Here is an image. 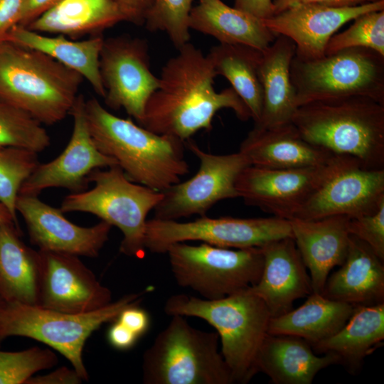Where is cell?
Returning a JSON list of instances; mask_svg holds the SVG:
<instances>
[{
  "label": "cell",
  "instance_id": "40",
  "mask_svg": "<svg viewBox=\"0 0 384 384\" xmlns=\"http://www.w3.org/2000/svg\"><path fill=\"white\" fill-rule=\"evenodd\" d=\"M25 0H0V42L18 24Z\"/></svg>",
  "mask_w": 384,
  "mask_h": 384
},
{
  "label": "cell",
  "instance_id": "32",
  "mask_svg": "<svg viewBox=\"0 0 384 384\" xmlns=\"http://www.w3.org/2000/svg\"><path fill=\"white\" fill-rule=\"evenodd\" d=\"M262 51L238 44L220 43L207 54L218 75L225 77L248 108L254 123L259 121L263 91L259 66Z\"/></svg>",
  "mask_w": 384,
  "mask_h": 384
},
{
  "label": "cell",
  "instance_id": "36",
  "mask_svg": "<svg viewBox=\"0 0 384 384\" xmlns=\"http://www.w3.org/2000/svg\"><path fill=\"white\" fill-rule=\"evenodd\" d=\"M343 32L329 39L325 55L350 48H368L384 55V9L363 14Z\"/></svg>",
  "mask_w": 384,
  "mask_h": 384
},
{
  "label": "cell",
  "instance_id": "43",
  "mask_svg": "<svg viewBox=\"0 0 384 384\" xmlns=\"http://www.w3.org/2000/svg\"><path fill=\"white\" fill-rule=\"evenodd\" d=\"M123 14L124 21L137 26L144 23L146 14L152 0H114Z\"/></svg>",
  "mask_w": 384,
  "mask_h": 384
},
{
  "label": "cell",
  "instance_id": "39",
  "mask_svg": "<svg viewBox=\"0 0 384 384\" xmlns=\"http://www.w3.org/2000/svg\"><path fill=\"white\" fill-rule=\"evenodd\" d=\"M116 319L139 338L147 331L150 325L149 314L139 304L124 308Z\"/></svg>",
  "mask_w": 384,
  "mask_h": 384
},
{
  "label": "cell",
  "instance_id": "23",
  "mask_svg": "<svg viewBox=\"0 0 384 384\" xmlns=\"http://www.w3.org/2000/svg\"><path fill=\"white\" fill-rule=\"evenodd\" d=\"M321 294L354 306L383 303V261L366 242L351 235L346 259L328 277Z\"/></svg>",
  "mask_w": 384,
  "mask_h": 384
},
{
  "label": "cell",
  "instance_id": "1",
  "mask_svg": "<svg viewBox=\"0 0 384 384\" xmlns=\"http://www.w3.org/2000/svg\"><path fill=\"white\" fill-rule=\"evenodd\" d=\"M216 76L207 55L186 43L163 66L159 85L148 100L139 125L185 142L201 129H211L213 118L221 109L233 110L242 121L251 118L232 87L215 91Z\"/></svg>",
  "mask_w": 384,
  "mask_h": 384
},
{
  "label": "cell",
  "instance_id": "12",
  "mask_svg": "<svg viewBox=\"0 0 384 384\" xmlns=\"http://www.w3.org/2000/svg\"><path fill=\"white\" fill-rule=\"evenodd\" d=\"M184 145L199 159L198 171L190 179L162 192V198L154 209V218L177 220L193 215L202 217L218 201L239 198L236 180L250 166L242 153L213 154L189 139Z\"/></svg>",
  "mask_w": 384,
  "mask_h": 384
},
{
  "label": "cell",
  "instance_id": "29",
  "mask_svg": "<svg viewBox=\"0 0 384 384\" xmlns=\"http://www.w3.org/2000/svg\"><path fill=\"white\" fill-rule=\"evenodd\" d=\"M121 21L124 18L114 0H62L26 27L76 40L102 35Z\"/></svg>",
  "mask_w": 384,
  "mask_h": 384
},
{
  "label": "cell",
  "instance_id": "37",
  "mask_svg": "<svg viewBox=\"0 0 384 384\" xmlns=\"http://www.w3.org/2000/svg\"><path fill=\"white\" fill-rule=\"evenodd\" d=\"M58 363L56 354L37 346L21 351H0V384H26L37 372Z\"/></svg>",
  "mask_w": 384,
  "mask_h": 384
},
{
  "label": "cell",
  "instance_id": "13",
  "mask_svg": "<svg viewBox=\"0 0 384 384\" xmlns=\"http://www.w3.org/2000/svg\"><path fill=\"white\" fill-rule=\"evenodd\" d=\"M99 67L106 105L124 109L140 124L147 101L159 85L150 69L147 41L128 35L104 38Z\"/></svg>",
  "mask_w": 384,
  "mask_h": 384
},
{
  "label": "cell",
  "instance_id": "48",
  "mask_svg": "<svg viewBox=\"0 0 384 384\" xmlns=\"http://www.w3.org/2000/svg\"><path fill=\"white\" fill-rule=\"evenodd\" d=\"M5 302L1 299L0 298V310L2 309V307L4 306L5 304Z\"/></svg>",
  "mask_w": 384,
  "mask_h": 384
},
{
  "label": "cell",
  "instance_id": "9",
  "mask_svg": "<svg viewBox=\"0 0 384 384\" xmlns=\"http://www.w3.org/2000/svg\"><path fill=\"white\" fill-rule=\"evenodd\" d=\"M289 72L297 107L355 96L384 104V55L372 49L350 48L314 60L294 55Z\"/></svg>",
  "mask_w": 384,
  "mask_h": 384
},
{
  "label": "cell",
  "instance_id": "2",
  "mask_svg": "<svg viewBox=\"0 0 384 384\" xmlns=\"http://www.w3.org/2000/svg\"><path fill=\"white\" fill-rule=\"evenodd\" d=\"M85 112L96 146L115 159L131 181L164 192L189 173L183 141L117 117L95 97L85 100Z\"/></svg>",
  "mask_w": 384,
  "mask_h": 384
},
{
  "label": "cell",
  "instance_id": "24",
  "mask_svg": "<svg viewBox=\"0 0 384 384\" xmlns=\"http://www.w3.org/2000/svg\"><path fill=\"white\" fill-rule=\"evenodd\" d=\"M333 353L319 356L306 340L290 335L267 334L257 355V373L267 375L274 384H311L322 369L339 364Z\"/></svg>",
  "mask_w": 384,
  "mask_h": 384
},
{
  "label": "cell",
  "instance_id": "26",
  "mask_svg": "<svg viewBox=\"0 0 384 384\" xmlns=\"http://www.w3.org/2000/svg\"><path fill=\"white\" fill-rule=\"evenodd\" d=\"M188 26L216 38L220 43L238 44L263 51L277 35L262 19L230 7L221 0H199L192 7Z\"/></svg>",
  "mask_w": 384,
  "mask_h": 384
},
{
  "label": "cell",
  "instance_id": "31",
  "mask_svg": "<svg viewBox=\"0 0 384 384\" xmlns=\"http://www.w3.org/2000/svg\"><path fill=\"white\" fill-rule=\"evenodd\" d=\"M355 307L312 292L297 309L271 318L268 334L297 336L312 345L341 329Z\"/></svg>",
  "mask_w": 384,
  "mask_h": 384
},
{
  "label": "cell",
  "instance_id": "16",
  "mask_svg": "<svg viewBox=\"0 0 384 384\" xmlns=\"http://www.w3.org/2000/svg\"><path fill=\"white\" fill-rule=\"evenodd\" d=\"M85 105L84 96L79 94L70 112L73 129L68 145L53 160L39 163L21 185L18 194L38 196L48 188H64L72 193L84 191L92 171L117 164L96 146L87 127Z\"/></svg>",
  "mask_w": 384,
  "mask_h": 384
},
{
  "label": "cell",
  "instance_id": "28",
  "mask_svg": "<svg viewBox=\"0 0 384 384\" xmlns=\"http://www.w3.org/2000/svg\"><path fill=\"white\" fill-rule=\"evenodd\" d=\"M104 38L102 35L81 41L62 35L49 36L17 24L9 31L4 41L40 51L76 71L104 98L105 90L99 67Z\"/></svg>",
  "mask_w": 384,
  "mask_h": 384
},
{
  "label": "cell",
  "instance_id": "38",
  "mask_svg": "<svg viewBox=\"0 0 384 384\" xmlns=\"http://www.w3.org/2000/svg\"><path fill=\"white\" fill-rule=\"evenodd\" d=\"M350 235L366 242L384 261V202L373 213L350 218Z\"/></svg>",
  "mask_w": 384,
  "mask_h": 384
},
{
  "label": "cell",
  "instance_id": "10",
  "mask_svg": "<svg viewBox=\"0 0 384 384\" xmlns=\"http://www.w3.org/2000/svg\"><path fill=\"white\" fill-rule=\"evenodd\" d=\"M178 283L203 299H221L255 285L264 263L261 247L235 249L206 242L191 245L176 242L166 252Z\"/></svg>",
  "mask_w": 384,
  "mask_h": 384
},
{
  "label": "cell",
  "instance_id": "22",
  "mask_svg": "<svg viewBox=\"0 0 384 384\" xmlns=\"http://www.w3.org/2000/svg\"><path fill=\"white\" fill-rule=\"evenodd\" d=\"M239 151L251 166L266 169H295L324 164L335 154L305 140L292 123L248 133Z\"/></svg>",
  "mask_w": 384,
  "mask_h": 384
},
{
  "label": "cell",
  "instance_id": "18",
  "mask_svg": "<svg viewBox=\"0 0 384 384\" xmlns=\"http://www.w3.org/2000/svg\"><path fill=\"white\" fill-rule=\"evenodd\" d=\"M16 210L25 221L31 242L42 251L97 257L112 227L102 220L91 227L75 225L60 208L46 204L38 196L18 194Z\"/></svg>",
  "mask_w": 384,
  "mask_h": 384
},
{
  "label": "cell",
  "instance_id": "30",
  "mask_svg": "<svg viewBox=\"0 0 384 384\" xmlns=\"http://www.w3.org/2000/svg\"><path fill=\"white\" fill-rule=\"evenodd\" d=\"M383 340L384 302L356 306L341 329L311 346L316 353L336 354L340 363L353 372L367 356L381 346Z\"/></svg>",
  "mask_w": 384,
  "mask_h": 384
},
{
  "label": "cell",
  "instance_id": "4",
  "mask_svg": "<svg viewBox=\"0 0 384 384\" xmlns=\"http://www.w3.org/2000/svg\"><path fill=\"white\" fill-rule=\"evenodd\" d=\"M83 79L40 51L0 42V98L42 124H55L70 114Z\"/></svg>",
  "mask_w": 384,
  "mask_h": 384
},
{
  "label": "cell",
  "instance_id": "14",
  "mask_svg": "<svg viewBox=\"0 0 384 384\" xmlns=\"http://www.w3.org/2000/svg\"><path fill=\"white\" fill-rule=\"evenodd\" d=\"M316 166L266 169L248 166L239 174L235 188L239 198L274 217H295L314 191L333 171L340 159Z\"/></svg>",
  "mask_w": 384,
  "mask_h": 384
},
{
  "label": "cell",
  "instance_id": "44",
  "mask_svg": "<svg viewBox=\"0 0 384 384\" xmlns=\"http://www.w3.org/2000/svg\"><path fill=\"white\" fill-rule=\"evenodd\" d=\"M107 331V340L110 344L118 350H128L132 348L139 337L115 319L112 321Z\"/></svg>",
  "mask_w": 384,
  "mask_h": 384
},
{
  "label": "cell",
  "instance_id": "41",
  "mask_svg": "<svg viewBox=\"0 0 384 384\" xmlns=\"http://www.w3.org/2000/svg\"><path fill=\"white\" fill-rule=\"evenodd\" d=\"M379 0H274V15L302 4H319L330 7H350Z\"/></svg>",
  "mask_w": 384,
  "mask_h": 384
},
{
  "label": "cell",
  "instance_id": "45",
  "mask_svg": "<svg viewBox=\"0 0 384 384\" xmlns=\"http://www.w3.org/2000/svg\"><path fill=\"white\" fill-rule=\"evenodd\" d=\"M62 0H25L18 25L28 26L31 22Z\"/></svg>",
  "mask_w": 384,
  "mask_h": 384
},
{
  "label": "cell",
  "instance_id": "35",
  "mask_svg": "<svg viewBox=\"0 0 384 384\" xmlns=\"http://www.w3.org/2000/svg\"><path fill=\"white\" fill-rule=\"evenodd\" d=\"M193 0H152L144 19L151 32L163 31L178 49L189 42L188 21Z\"/></svg>",
  "mask_w": 384,
  "mask_h": 384
},
{
  "label": "cell",
  "instance_id": "47",
  "mask_svg": "<svg viewBox=\"0 0 384 384\" xmlns=\"http://www.w3.org/2000/svg\"><path fill=\"white\" fill-rule=\"evenodd\" d=\"M7 222H14L19 226L18 220H15L7 207L0 202V225Z\"/></svg>",
  "mask_w": 384,
  "mask_h": 384
},
{
  "label": "cell",
  "instance_id": "46",
  "mask_svg": "<svg viewBox=\"0 0 384 384\" xmlns=\"http://www.w3.org/2000/svg\"><path fill=\"white\" fill-rule=\"evenodd\" d=\"M234 7L261 19L274 15L272 0H235Z\"/></svg>",
  "mask_w": 384,
  "mask_h": 384
},
{
  "label": "cell",
  "instance_id": "33",
  "mask_svg": "<svg viewBox=\"0 0 384 384\" xmlns=\"http://www.w3.org/2000/svg\"><path fill=\"white\" fill-rule=\"evenodd\" d=\"M50 145V137L40 122L0 98V148L19 147L38 154Z\"/></svg>",
  "mask_w": 384,
  "mask_h": 384
},
{
  "label": "cell",
  "instance_id": "27",
  "mask_svg": "<svg viewBox=\"0 0 384 384\" xmlns=\"http://www.w3.org/2000/svg\"><path fill=\"white\" fill-rule=\"evenodd\" d=\"M21 233L14 222L0 225V298L37 306L41 255L22 241Z\"/></svg>",
  "mask_w": 384,
  "mask_h": 384
},
{
  "label": "cell",
  "instance_id": "34",
  "mask_svg": "<svg viewBox=\"0 0 384 384\" xmlns=\"http://www.w3.org/2000/svg\"><path fill=\"white\" fill-rule=\"evenodd\" d=\"M38 153L19 147L0 148V202L17 220L16 201L23 183L39 164Z\"/></svg>",
  "mask_w": 384,
  "mask_h": 384
},
{
  "label": "cell",
  "instance_id": "8",
  "mask_svg": "<svg viewBox=\"0 0 384 384\" xmlns=\"http://www.w3.org/2000/svg\"><path fill=\"white\" fill-rule=\"evenodd\" d=\"M88 180L95 183L94 187L66 196L60 210L89 213L118 228L123 235L119 251L142 258L146 249V217L161 200L163 193L131 181L118 164L95 169Z\"/></svg>",
  "mask_w": 384,
  "mask_h": 384
},
{
  "label": "cell",
  "instance_id": "15",
  "mask_svg": "<svg viewBox=\"0 0 384 384\" xmlns=\"http://www.w3.org/2000/svg\"><path fill=\"white\" fill-rule=\"evenodd\" d=\"M383 202L384 169H370L355 158L341 156L333 171L294 218H357L373 213Z\"/></svg>",
  "mask_w": 384,
  "mask_h": 384
},
{
  "label": "cell",
  "instance_id": "5",
  "mask_svg": "<svg viewBox=\"0 0 384 384\" xmlns=\"http://www.w3.org/2000/svg\"><path fill=\"white\" fill-rule=\"evenodd\" d=\"M164 311L169 316L200 318L217 331L221 354L235 383H246L257 373V357L271 315L264 302L248 289L213 300L172 295Z\"/></svg>",
  "mask_w": 384,
  "mask_h": 384
},
{
  "label": "cell",
  "instance_id": "19",
  "mask_svg": "<svg viewBox=\"0 0 384 384\" xmlns=\"http://www.w3.org/2000/svg\"><path fill=\"white\" fill-rule=\"evenodd\" d=\"M383 9L384 0L350 7L302 4L262 21L272 32L294 43L297 58L314 60L325 55L329 39L343 24L363 14Z\"/></svg>",
  "mask_w": 384,
  "mask_h": 384
},
{
  "label": "cell",
  "instance_id": "6",
  "mask_svg": "<svg viewBox=\"0 0 384 384\" xmlns=\"http://www.w3.org/2000/svg\"><path fill=\"white\" fill-rule=\"evenodd\" d=\"M171 316L144 353V383H235L218 349V334L191 326L185 316Z\"/></svg>",
  "mask_w": 384,
  "mask_h": 384
},
{
  "label": "cell",
  "instance_id": "17",
  "mask_svg": "<svg viewBox=\"0 0 384 384\" xmlns=\"http://www.w3.org/2000/svg\"><path fill=\"white\" fill-rule=\"evenodd\" d=\"M39 306L71 314H85L112 302V292L102 285L79 256L39 250Z\"/></svg>",
  "mask_w": 384,
  "mask_h": 384
},
{
  "label": "cell",
  "instance_id": "42",
  "mask_svg": "<svg viewBox=\"0 0 384 384\" xmlns=\"http://www.w3.org/2000/svg\"><path fill=\"white\" fill-rule=\"evenodd\" d=\"M82 381L74 368L61 367L44 375H33L26 384H79Z\"/></svg>",
  "mask_w": 384,
  "mask_h": 384
},
{
  "label": "cell",
  "instance_id": "7",
  "mask_svg": "<svg viewBox=\"0 0 384 384\" xmlns=\"http://www.w3.org/2000/svg\"><path fill=\"white\" fill-rule=\"evenodd\" d=\"M143 293L124 295L102 308L71 314L39 306L6 302L0 310V342L10 336L37 340L65 357L83 380L89 375L82 351L89 336L102 324L114 321L126 307L139 304Z\"/></svg>",
  "mask_w": 384,
  "mask_h": 384
},
{
  "label": "cell",
  "instance_id": "20",
  "mask_svg": "<svg viewBox=\"0 0 384 384\" xmlns=\"http://www.w3.org/2000/svg\"><path fill=\"white\" fill-rule=\"evenodd\" d=\"M264 256L258 282L248 289L267 306L271 318L292 309L295 300L311 294V278L292 238L261 247Z\"/></svg>",
  "mask_w": 384,
  "mask_h": 384
},
{
  "label": "cell",
  "instance_id": "3",
  "mask_svg": "<svg viewBox=\"0 0 384 384\" xmlns=\"http://www.w3.org/2000/svg\"><path fill=\"white\" fill-rule=\"evenodd\" d=\"M292 123L307 142L384 169V104L358 96L311 102L297 107Z\"/></svg>",
  "mask_w": 384,
  "mask_h": 384
},
{
  "label": "cell",
  "instance_id": "11",
  "mask_svg": "<svg viewBox=\"0 0 384 384\" xmlns=\"http://www.w3.org/2000/svg\"><path fill=\"white\" fill-rule=\"evenodd\" d=\"M292 238L289 220L277 217L237 218L200 217L191 222L147 220L144 245L154 253H166L176 242L201 241L215 246L243 249L261 247L279 239Z\"/></svg>",
  "mask_w": 384,
  "mask_h": 384
},
{
  "label": "cell",
  "instance_id": "25",
  "mask_svg": "<svg viewBox=\"0 0 384 384\" xmlns=\"http://www.w3.org/2000/svg\"><path fill=\"white\" fill-rule=\"evenodd\" d=\"M295 52L294 43L282 35H278L262 51L259 66L263 91L262 110L253 128L270 129L292 123L297 109L289 72Z\"/></svg>",
  "mask_w": 384,
  "mask_h": 384
},
{
  "label": "cell",
  "instance_id": "21",
  "mask_svg": "<svg viewBox=\"0 0 384 384\" xmlns=\"http://www.w3.org/2000/svg\"><path fill=\"white\" fill-rule=\"evenodd\" d=\"M350 218L333 215L315 220L292 218L293 239L309 271L314 293L322 294L330 271L344 262L349 245Z\"/></svg>",
  "mask_w": 384,
  "mask_h": 384
}]
</instances>
